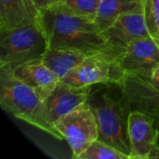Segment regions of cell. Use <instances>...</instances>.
<instances>
[{
  "instance_id": "obj_21",
  "label": "cell",
  "mask_w": 159,
  "mask_h": 159,
  "mask_svg": "<svg viewBox=\"0 0 159 159\" xmlns=\"http://www.w3.org/2000/svg\"><path fill=\"white\" fill-rule=\"evenodd\" d=\"M151 78L157 82H159V65L154 69V71L151 75Z\"/></svg>"
},
{
  "instance_id": "obj_4",
  "label": "cell",
  "mask_w": 159,
  "mask_h": 159,
  "mask_svg": "<svg viewBox=\"0 0 159 159\" xmlns=\"http://www.w3.org/2000/svg\"><path fill=\"white\" fill-rule=\"evenodd\" d=\"M90 89L91 87L75 88L61 81L52 93L42 102L30 125L60 139L55 129V123L64 115L85 103L89 98Z\"/></svg>"
},
{
  "instance_id": "obj_6",
  "label": "cell",
  "mask_w": 159,
  "mask_h": 159,
  "mask_svg": "<svg viewBox=\"0 0 159 159\" xmlns=\"http://www.w3.org/2000/svg\"><path fill=\"white\" fill-rule=\"evenodd\" d=\"M55 129L61 140L69 144L73 157H78L96 140H98V126L94 114L87 102L61 116Z\"/></svg>"
},
{
  "instance_id": "obj_19",
  "label": "cell",
  "mask_w": 159,
  "mask_h": 159,
  "mask_svg": "<svg viewBox=\"0 0 159 159\" xmlns=\"http://www.w3.org/2000/svg\"><path fill=\"white\" fill-rule=\"evenodd\" d=\"M32 1L34 4L35 7L38 9V11L41 12L42 10H44L51 6L59 4L61 0H32Z\"/></svg>"
},
{
  "instance_id": "obj_20",
  "label": "cell",
  "mask_w": 159,
  "mask_h": 159,
  "mask_svg": "<svg viewBox=\"0 0 159 159\" xmlns=\"http://www.w3.org/2000/svg\"><path fill=\"white\" fill-rule=\"evenodd\" d=\"M148 159H159V146L156 145L149 155Z\"/></svg>"
},
{
  "instance_id": "obj_5",
  "label": "cell",
  "mask_w": 159,
  "mask_h": 159,
  "mask_svg": "<svg viewBox=\"0 0 159 159\" xmlns=\"http://www.w3.org/2000/svg\"><path fill=\"white\" fill-rule=\"evenodd\" d=\"M41 103L34 89L19 79L11 70L0 67V104L4 111L31 124Z\"/></svg>"
},
{
  "instance_id": "obj_8",
  "label": "cell",
  "mask_w": 159,
  "mask_h": 159,
  "mask_svg": "<svg viewBox=\"0 0 159 159\" xmlns=\"http://www.w3.org/2000/svg\"><path fill=\"white\" fill-rule=\"evenodd\" d=\"M131 111H138L152 116L159 127V82L151 76L126 75L122 83Z\"/></svg>"
},
{
  "instance_id": "obj_18",
  "label": "cell",
  "mask_w": 159,
  "mask_h": 159,
  "mask_svg": "<svg viewBox=\"0 0 159 159\" xmlns=\"http://www.w3.org/2000/svg\"><path fill=\"white\" fill-rule=\"evenodd\" d=\"M100 3L101 0H61L59 4L80 16L94 20Z\"/></svg>"
},
{
  "instance_id": "obj_2",
  "label": "cell",
  "mask_w": 159,
  "mask_h": 159,
  "mask_svg": "<svg viewBox=\"0 0 159 159\" xmlns=\"http://www.w3.org/2000/svg\"><path fill=\"white\" fill-rule=\"evenodd\" d=\"M87 103L96 118L98 140L130 157L129 119L131 108L121 85L105 83L92 86Z\"/></svg>"
},
{
  "instance_id": "obj_16",
  "label": "cell",
  "mask_w": 159,
  "mask_h": 159,
  "mask_svg": "<svg viewBox=\"0 0 159 159\" xmlns=\"http://www.w3.org/2000/svg\"><path fill=\"white\" fill-rule=\"evenodd\" d=\"M77 159H130V157L106 143L96 140Z\"/></svg>"
},
{
  "instance_id": "obj_13",
  "label": "cell",
  "mask_w": 159,
  "mask_h": 159,
  "mask_svg": "<svg viewBox=\"0 0 159 159\" xmlns=\"http://www.w3.org/2000/svg\"><path fill=\"white\" fill-rule=\"evenodd\" d=\"M39 14L32 0H0V32L38 23Z\"/></svg>"
},
{
  "instance_id": "obj_10",
  "label": "cell",
  "mask_w": 159,
  "mask_h": 159,
  "mask_svg": "<svg viewBox=\"0 0 159 159\" xmlns=\"http://www.w3.org/2000/svg\"><path fill=\"white\" fill-rule=\"evenodd\" d=\"M102 33L116 59L132 41L150 36L143 11H133L121 15Z\"/></svg>"
},
{
  "instance_id": "obj_11",
  "label": "cell",
  "mask_w": 159,
  "mask_h": 159,
  "mask_svg": "<svg viewBox=\"0 0 159 159\" xmlns=\"http://www.w3.org/2000/svg\"><path fill=\"white\" fill-rule=\"evenodd\" d=\"M158 129L156 120L142 112L131 111L129 119L130 159H148L157 145Z\"/></svg>"
},
{
  "instance_id": "obj_12",
  "label": "cell",
  "mask_w": 159,
  "mask_h": 159,
  "mask_svg": "<svg viewBox=\"0 0 159 159\" xmlns=\"http://www.w3.org/2000/svg\"><path fill=\"white\" fill-rule=\"evenodd\" d=\"M11 71L19 79L34 89L42 102L52 93L61 82V79L41 59L25 61Z\"/></svg>"
},
{
  "instance_id": "obj_15",
  "label": "cell",
  "mask_w": 159,
  "mask_h": 159,
  "mask_svg": "<svg viewBox=\"0 0 159 159\" xmlns=\"http://www.w3.org/2000/svg\"><path fill=\"white\" fill-rule=\"evenodd\" d=\"M144 0H101L95 23L103 32L123 14L143 11Z\"/></svg>"
},
{
  "instance_id": "obj_1",
  "label": "cell",
  "mask_w": 159,
  "mask_h": 159,
  "mask_svg": "<svg viewBox=\"0 0 159 159\" xmlns=\"http://www.w3.org/2000/svg\"><path fill=\"white\" fill-rule=\"evenodd\" d=\"M38 23L49 48H65L87 55L105 52L115 57L103 33L94 20L60 4L42 10Z\"/></svg>"
},
{
  "instance_id": "obj_3",
  "label": "cell",
  "mask_w": 159,
  "mask_h": 159,
  "mask_svg": "<svg viewBox=\"0 0 159 159\" xmlns=\"http://www.w3.org/2000/svg\"><path fill=\"white\" fill-rule=\"evenodd\" d=\"M48 47L39 23L0 32V67L12 70L25 61L41 59Z\"/></svg>"
},
{
  "instance_id": "obj_7",
  "label": "cell",
  "mask_w": 159,
  "mask_h": 159,
  "mask_svg": "<svg viewBox=\"0 0 159 159\" xmlns=\"http://www.w3.org/2000/svg\"><path fill=\"white\" fill-rule=\"evenodd\" d=\"M125 75L113 55L98 52L88 55L80 64L61 79V82L72 87L84 88L105 83L120 85Z\"/></svg>"
},
{
  "instance_id": "obj_14",
  "label": "cell",
  "mask_w": 159,
  "mask_h": 159,
  "mask_svg": "<svg viewBox=\"0 0 159 159\" xmlns=\"http://www.w3.org/2000/svg\"><path fill=\"white\" fill-rule=\"evenodd\" d=\"M87 56L85 53L75 50L48 47L41 60L61 81Z\"/></svg>"
},
{
  "instance_id": "obj_17",
  "label": "cell",
  "mask_w": 159,
  "mask_h": 159,
  "mask_svg": "<svg viewBox=\"0 0 159 159\" xmlns=\"http://www.w3.org/2000/svg\"><path fill=\"white\" fill-rule=\"evenodd\" d=\"M143 13L149 35L159 47V0H144Z\"/></svg>"
},
{
  "instance_id": "obj_9",
  "label": "cell",
  "mask_w": 159,
  "mask_h": 159,
  "mask_svg": "<svg viewBox=\"0 0 159 159\" xmlns=\"http://www.w3.org/2000/svg\"><path fill=\"white\" fill-rule=\"evenodd\" d=\"M124 75H143L151 76L159 65V47L151 36L132 41L116 59Z\"/></svg>"
},
{
  "instance_id": "obj_22",
  "label": "cell",
  "mask_w": 159,
  "mask_h": 159,
  "mask_svg": "<svg viewBox=\"0 0 159 159\" xmlns=\"http://www.w3.org/2000/svg\"><path fill=\"white\" fill-rule=\"evenodd\" d=\"M157 129H158V136H157V145H158L159 146V127L157 128Z\"/></svg>"
}]
</instances>
